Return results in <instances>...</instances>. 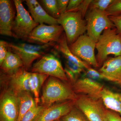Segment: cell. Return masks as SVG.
Wrapping results in <instances>:
<instances>
[{
	"label": "cell",
	"instance_id": "cell-1",
	"mask_svg": "<svg viewBox=\"0 0 121 121\" xmlns=\"http://www.w3.org/2000/svg\"><path fill=\"white\" fill-rule=\"evenodd\" d=\"M78 95L72 86L57 78L49 76L43 87L41 105L47 107L58 102L75 100Z\"/></svg>",
	"mask_w": 121,
	"mask_h": 121
},
{
	"label": "cell",
	"instance_id": "cell-2",
	"mask_svg": "<svg viewBox=\"0 0 121 121\" xmlns=\"http://www.w3.org/2000/svg\"><path fill=\"white\" fill-rule=\"evenodd\" d=\"M98 53L96 59L99 67L107 60L108 55L121 56V35L115 28L103 31L96 43Z\"/></svg>",
	"mask_w": 121,
	"mask_h": 121
},
{
	"label": "cell",
	"instance_id": "cell-3",
	"mask_svg": "<svg viewBox=\"0 0 121 121\" xmlns=\"http://www.w3.org/2000/svg\"><path fill=\"white\" fill-rule=\"evenodd\" d=\"M56 43L52 42L44 45H39L24 43H8V47L11 51L20 56L23 63L24 68L28 71L32 67L34 61L48 54L50 50L55 48Z\"/></svg>",
	"mask_w": 121,
	"mask_h": 121
},
{
	"label": "cell",
	"instance_id": "cell-4",
	"mask_svg": "<svg viewBox=\"0 0 121 121\" xmlns=\"http://www.w3.org/2000/svg\"><path fill=\"white\" fill-rule=\"evenodd\" d=\"M59 24L63 27L68 43H73L87 31L86 22L79 12H69L60 15L57 19Z\"/></svg>",
	"mask_w": 121,
	"mask_h": 121
},
{
	"label": "cell",
	"instance_id": "cell-5",
	"mask_svg": "<svg viewBox=\"0 0 121 121\" xmlns=\"http://www.w3.org/2000/svg\"><path fill=\"white\" fill-rule=\"evenodd\" d=\"M16 14L12 28L13 37L17 39L27 41L34 29L39 24L35 22L25 8L21 0H13Z\"/></svg>",
	"mask_w": 121,
	"mask_h": 121
},
{
	"label": "cell",
	"instance_id": "cell-6",
	"mask_svg": "<svg viewBox=\"0 0 121 121\" xmlns=\"http://www.w3.org/2000/svg\"><path fill=\"white\" fill-rule=\"evenodd\" d=\"M86 21L87 35L95 43L104 30L115 28L105 12L97 9H90Z\"/></svg>",
	"mask_w": 121,
	"mask_h": 121
},
{
	"label": "cell",
	"instance_id": "cell-7",
	"mask_svg": "<svg viewBox=\"0 0 121 121\" xmlns=\"http://www.w3.org/2000/svg\"><path fill=\"white\" fill-rule=\"evenodd\" d=\"M31 69V72L52 76L63 82L68 81L60 60L52 54H48L42 56Z\"/></svg>",
	"mask_w": 121,
	"mask_h": 121
},
{
	"label": "cell",
	"instance_id": "cell-8",
	"mask_svg": "<svg viewBox=\"0 0 121 121\" xmlns=\"http://www.w3.org/2000/svg\"><path fill=\"white\" fill-rule=\"evenodd\" d=\"M64 31L63 27L59 25L39 24L33 30L26 41L29 43L39 45L52 42L57 43Z\"/></svg>",
	"mask_w": 121,
	"mask_h": 121
},
{
	"label": "cell",
	"instance_id": "cell-9",
	"mask_svg": "<svg viewBox=\"0 0 121 121\" xmlns=\"http://www.w3.org/2000/svg\"><path fill=\"white\" fill-rule=\"evenodd\" d=\"M96 43L87 35L80 36L72 44L69 45L76 56L95 68L99 67L95 54Z\"/></svg>",
	"mask_w": 121,
	"mask_h": 121
},
{
	"label": "cell",
	"instance_id": "cell-10",
	"mask_svg": "<svg viewBox=\"0 0 121 121\" xmlns=\"http://www.w3.org/2000/svg\"><path fill=\"white\" fill-rule=\"evenodd\" d=\"M75 104L89 121H104L103 115L106 108L101 99L78 95Z\"/></svg>",
	"mask_w": 121,
	"mask_h": 121
},
{
	"label": "cell",
	"instance_id": "cell-11",
	"mask_svg": "<svg viewBox=\"0 0 121 121\" xmlns=\"http://www.w3.org/2000/svg\"><path fill=\"white\" fill-rule=\"evenodd\" d=\"M19 99L16 94L8 89L2 91L0 99V121H18Z\"/></svg>",
	"mask_w": 121,
	"mask_h": 121
},
{
	"label": "cell",
	"instance_id": "cell-12",
	"mask_svg": "<svg viewBox=\"0 0 121 121\" xmlns=\"http://www.w3.org/2000/svg\"><path fill=\"white\" fill-rule=\"evenodd\" d=\"M100 80L89 77L85 74L72 85L74 92L78 95H83L99 99L104 87Z\"/></svg>",
	"mask_w": 121,
	"mask_h": 121
},
{
	"label": "cell",
	"instance_id": "cell-13",
	"mask_svg": "<svg viewBox=\"0 0 121 121\" xmlns=\"http://www.w3.org/2000/svg\"><path fill=\"white\" fill-rule=\"evenodd\" d=\"M32 74V72L26 71L23 67L12 75H6L1 73V81L8 82L9 87L7 89L16 94L25 91L31 93L30 82Z\"/></svg>",
	"mask_w": 121,
	"mask_h": 121
},
{
	"label": "cell",
	"instance_id": "cell-14",
	"mask_svg": "<svg viewBox=\"0 0 121 121\" xmlns=\"http://www.w3.org/2000/svg\"><path fill=\"white\" fill-rule=\"evenodd\" d=\"M16 14L13 1L0 0V34L13 37L12 28Z\"/></svg>",
	"mask_w": 121,
	"mask_h": 121
},
{
	"label": "cell",
	"instance_id": "cell-15",
	"mask_svg": "<svg viewBox=\"0 0 121 121\" xmlns=\"http://www.w3.org/2000/svg\"><path fill=\"white\" fill-rule=\"evenodd\" d=\"M75 100H68L54 104L47 107L33 121H56L60 119L71 111Z\"/></svg>",
	"mask_w": 121,
	"mask_h": 121
},
{
	"label": "cell",
	"instance_id": "cell-16",
	"mask_svg": "<svg viewBox=\"0 0 121 121\" xmlns=\"http://www.w3.org/2000/svg\"><path fill=\"white\" fill-rule=\"evenodd\" d=\"M99 71L103 79L121 86V56L106 60Z\"/></svg>",
	"mask_w": 121,
	"mask_h": 121
},
{
	"label": "cell",
	"instance_id": "cell-17",
	"mask_svg": "<svg viewBox=\"0 0 121 121\" xmlns=\"http://www.w3.org/2000/svg\"><path fill=\"white\" fill-rule=\"evenodd\" d=\"M25 1L32 17L36 23L47 24L48 25H59L57 19L48 15L39 1L36 0H26Z\"/></svg>",
	"mask_w": 121,
	"mask_h": 121
},
{
	"label": "cell",
	"instance_id": "cell-18",
	"mask_svg": "<svg viewBox=\"0 0 121 121\" xmlns=\"http://www.w3.org/2000/svg\"><path fill=\"white\" fill-rule=\"evenodd\" d=\"M55 48L62 54L66 60L76 64L85 70L91 67V65L89 64L76 56L72 52L69 48L65 32L63 33L61 35Z\"/></svg>",
	"mask_w": 121,
	"mask_h": 121
},
{
	"label": "cell",
	"instance_id": "cell-19",
	"mask_svg": "<svg viewBox=\"0 0 121 121\" xmlns=\"http://www.w3.org/2000/svg\"><path fill=\"white\" fill-rule=\"evenodd\" d=\"M100 99L106 109L118 113L121 116V93L104 87L101 92Z\"/></svg>",
	"mask_w": 121,
	"mask_h": 121
},
{
	"label": "cell",
	"instance_id": "cell-20",
	"mask_svg": "<svg viewBox=\"0 0 121 121\" xmlns=\"http://www.w3.org/2000/svg\"><path fill=\"white\" fill-rule=\"evenodd\" d=\"M0 66L1 73L8 75H12L24 67L23 63L20 56L9 48L7 56Z\"/></svg>",
	"mask_w": 121,
	"mask_h": 121
},
{
	"label": "cell",
	"instance_id": "cell-21",
	"mask_svg": "<svg viewBox=\"0 0 121 121\" xmlns=\"http://www.w3.org/2000/svg\"><path fill=\"white\" fill-rule=\"evenodd\" d=\"M49 77L46 75L32 72L30 82V90L31 93L34 95L36 105H39L40 101L39 93L41 87Z\"/></svg>",
	"mask_w": 121,
	"mask_h": 121
},
{
	"label": "cell",
	"instance_id": "cell-22",
	"mask_svg": "<svg viewBox=\"0 0 121 121\" xmlns=\"http://www.w3.org/2000/svg\"><path fill=\"white\" fill-rule=\"evenodd\" d=\"M30 92H22L16 94L19 99V113L18 121L21 120L26 113L36 105L35 99Z\"/></svg>",
	"mask_w": 121,
	"mask_h": 121
},
{
	"label": "cell",
	"instance_id": "cell-23",
	"mask_svg": "<svg viewBox=\"0 0 121 121\" xmlns=\"http://www.w3.org/2000/svg\"><path fill=\"white\" fill-rule=\"evenodd\" d=\"M39 3L48 15L58 19L60 16L57 7L56 0H41Z\"/></svg>",
	"mask_w": 121,
	"mask_h": 121
},
{
	"label": "cell",
	"instance_id": "cell-24",
	"mask_svg": "<svg viewBox=\"0 0 121 121\" xmlns=\"http://www.w3.org/2000/svg\"><path fill=\"white\" fill-rule=\"evenodd\" d=\"M61 121H90L75 106L67 114L60 119Z\"/></svg>",
	"mask_w": 121,
	"mask_h": 121
},
{
	"label": "cell",
	"instance_id": "cell-25",
	"mask_svg": "<svg viewBox=\"0 0 121 121\" xmlns=\"http://www.w3.org/2000/svg\"><path fill=\"white\" fill-rule=\"evenodd\" d=\"M47 107L42 105H36L24 115L21 121H33Z\"/></svg>",
	"mask_w": 121,
	"mask_h": 121
},
{
	"label": "cell",
	"instance_id": "cell-26",
	"mask_svg": "<svg viewBox=\"0 0 121 121\" xmlns=\"http://www.w3.org/2000/svg\"><path fill=\"white\" fill-rule=\"evenodd\" d=\"M114 0H94L90 5V9H97L102 12H106L108 7L112 4Z\"/></svg>",
	"mask_w": 121,
	"mask_h": 121
},
{
	"label": "cell",
	"instance_id": "cell-27",
	"mask_svg": "<svg viewBox=\"0 0 121 121\" xmlns=\"http://www.w3.org/2000/svg\"><path fill=\"white\" fill-rule=\"evenodd\" d=\"M105 12L109 16L121 14V0H114Z\"/></svg>",
	"mask_w": 121,
	"mask_h": 121
},
{
	"label": "cell",
	"instance_id": "cell-28",
	"mask_svg": "<svg viewBox=\"0 0 121 121\" xmlns=\"http://www.w3.org/2000/svg\"><path fill=\"white\" fill-rule=\"evenodd\" d=\"M103 119L104 121H121V116L118 113L106 108Z\"/></svg>",
	"mask_w": 121,
	"mask_h": 121
},
{
	"label": "cell",
	"instance_id": "cell-29",
	"mask_svg": "<svg viewBox=\"0 0 121 121\" xmlns=\"http://www.w3.org/2000/svg\"><path fill=\"white\" fill-rule=\"evenodd\" d=\"M65 67L69 69L78 78L79 76L86 70L70 61L66 60Z\"/></svg>",
	"mask_w": 121,
	"mask_h": 121
},
{
	"label": "cell",
	"instance_id": "cell-30",
	"mask_svg": "<svg viewBox=\"0 0 121 121\" xmlns=\"http://www.w3.org/2000/svg\"><path fill=\"white\" fill-rule=\"evenodd\" d=\"M9 51L8 43L4 40L0 41V65L2 62Z\"/></svg>",
	"mask_w": 121,
	"mask_h": 121
},
{
	"label": "cell",
	"instance_id": "cell-31",
	"mask_svg": "<svg viewBox=\"0 0 121 121\" xmlns=\"http://www.w3.org/2000/svg\"><path fill=\"white\" fill-rule=\"evenodd\" d=\"M92 1V0H84L83 1L80 5L74 12H79L81 13L82 18L84 19Z\"/></svg>",
	"mask_w": 121,
	"mask_h": 121
},
{
	"label": "cell",
	"instance_id": "cell-32",
	"mask_svg": "<svg viewBox=\"0 0 121 121\" xmlns=\"http://www.w3.org/2000/svg\"><path fill=\"white\" fill-rule=\"evenodd\" d=\"M111 21L114 24L115 28L121 35V14L115 16H109Z\"/></svg>",
	"mask_w": 121,
	"mask_h": 121
},
{
	"label": "cell",
	"instance_id": "cell-33",
	"mask_svg": "<svg viewBox=\"0 0 121 121\" xmlns=\"http://www.w3.org/2000/svg\"><path fill=\"white\" fill-rule=\"evenodd\" d=\"M69 0H56L57 7L60 15L66 12Z\"/></svg>",
	"mask_w": 121,
	"mask_h": 121
},
{
	"label": "cell",
	"instance_id": "cell-34",
	"mask_svg": "<svg viewBox=\"0 0 121 121\" xmlns=\"http://www.w3.org/2000/svg\"><path fill=\"white\" fill-rule=\"evenodd\" d=\"M83 0H70L66 12H74L78 8Z\"/></svg>",
	"mask_w": 121,
	"mask_h": 121
},
{
	"label": "cell",
	"instance_id": "cell-35",
	"mask_svg": "<svg viewBox=\"0 0 121 121\" xmlns=\"http://www.w3.org/2000/svg\"><path fill=\"white\" fill-rule=\"evenodd\" d=\"M60 121V119H59V120H57V121Z\"/></svg>",
	"mask_w": 121,
	"mask_h": 121
}]
</instances>
